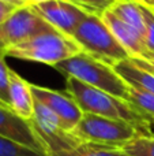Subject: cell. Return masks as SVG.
I'll return each instance as SVG.
<instances>
[{
    "mask_svg": "<svg viewBox=\"0 0 154 156\" xmlns=\"http://www.w3.org/2000/svg\"><path fill=\"white\" fill-rule=\"evenodd\" d=\"M0 105H3V104H2V103H0ZM4 107H5V105H4Z\"/></svg>",
    "mask_w": 154,
    "mask_h": 156,
    "instance_id": "obj_26",
    "label": "cell"
},
{
    "mask_svg": "<svg viewBox=\"0 0 154 156\" xmlns=\"http://www.w3.org/2000/svg\"><path fill=\"white\" fill-rule=\"evenodd\" d=\"M81 52V47L72 38L57 30H53L38 34L25 43L5 49L3 52V56L42 63L55 67L57 63L64 62Z\"/></svg>",
    "mask_w": 154,
    "mask_h": 156,
    "instance_id": "obj_3",
    "label": "cell"
},
{
    "mask_svg": "<svg viewBox=\"0 0 154 156\" xmlns=\"http://www.w3.org/2000/svg\"><path fill=\"white\" fill-rule=\"evenodd\" d=\"M65 89L83 114L128 122L138 127L143 136H154L150 130L152 123L149 119L134 110L132 105L126 100L86 85L74 77H65Z\"/></svg>",
    "mask_w": 154,
    "mask_h": 156,
    "instance_id": "obj_1",
    "label": "cell"
},
{
    "mask_svg": "<svg viewBox=\"0 0 154 156\" xmlns=\"http://www.w3.org/2000/svg\"><path fill=\"white\" fill-rule=\"evenodd\" d=\"M10 108L16 115L29 122L34 115L32 83H29L12 69L10 71Z\"/></svg>",
    "mask_w": 154,
    "mask_h": 156,
    "instance_id": "obj_11",
    "label": "cell"
},
{
    "mask_svg": "<svg viewBox=\"0 0 154 156\" xmlns=\"http://www.w3.org/2000/svg\"><path fill=\"white\" fill-rule=\"evenodd\" d=\"M53 69L64 74L65 77H74L86 85L111 93L127 101L130 85L113 70L112 66L94 59L86 52L82 51L81 54L64 62L57 63Z\"/></svg>",
    "mask_w": 154,
    "mask_h": 156,
    "instance_id": "obj_2",
    "label": "cell"
},
{
    "mask_svg": "<svg viewBox=\"0 0 154 156\" xmlns=\"http://www.w3.org/2000/svg\"><path fill=\"white\" fill-rule=\"evenodd\" d=\"M29 2V5H35V4H40L42 2H46V0H27Z\"/></svg>",
    "mask_w": 154,
    "mask_h": 156,
    "instance_id": "obj_25",
    "label": "cell"
},
{
    "mask_svg": "<svg viewBox=\"0 0 154 156\" xmlns=\"http://www.w3.org/2000/svg\"><path fill=\"white\" fill-rule=\"evenodd\" d=\"M5 56L0 54V103L10 108V71L4 60Z\"/></svg>",
    "mask_w": 154,
    "mask_h": 156,
    "instance_id": "obj_19",
    "label": "cell"
},
{
    "mask_svg": "<svg viewBox=\"0 0 154 156\" xmlns=\"http://www.w3.org/2000/svg\"><path fill=\"white\" fill-rule=\"evenodd\" d=\"M104 23L108 26L111 33L115 36L117 43L126 49L130 59H145L149 55V49L145 43V37L139 34L135 29L122 22L109 10L101 15Z\"/></svg>",
    "mask_w": 154,
    "mask_h": 156,
    "instance_id": "obj_10",
    "label": "cell"
},
{
    "mask_svg": "<svg viewBox=\"0 0 154 156\" xmlns=\"http://www.w3.org/2000/svg\"><path fill=\"white\" fill-rule=\"evenodd\" d=\"M141 7L145 21V43L149 52H154V10L142 3Z\"/></svg>",
    "mask_w": 154,
    "mask_h": 156,
    "instance_id": "obj_20",
    "label": "cell"
},
{
    "mask_svg": "<svg viewBox=\"0 0 154 156\" xmlns=\"http://www.w3.org/2000/svg\"><path fill=\"white\" fill-rule=\"evenodd\" d=\"M153 10H154V8H153Z\"/></svg>",
    "mask_w": 154,
    "mask_h": 156,
    "instance_id": "obj_28",
    "label": "cell"
},
{
    "mask_svg": "<svg viewBox=\"0 0 154 156\" xmlns=\"http://www.w3.org/2000/svg\"><path fill=\"white\" fill-rule=\"evenodd\" d=\"M71 133L82 144H93L115 149H122L134 138L143 136L138 127L128 122L93 114H83L81 122Z\"/></svg>",
    "mask_w": 154,
    "mask_h": 156,
    "instance_id": "obj_5",
    "label": "cell"
},
{
    "mask_svg": "<svg viewBox=\"0 0 154 156\" xmlns=\"http://www.w3.org/2000/svg\"><path fill=\"white\" fill-rule=\"evenodd\" d=\"M138 2L147 5V7H150V8H154V0H138Z\"/></svg>",
    "mask_w": 154,
    "mask_h": 156,
    "instance_id": "obj_24",
    "label": "cell"
},
{
    "mask_svg": "<svg viewBox=\"0 0 154 156\" xmlns=\"http://www.w3.org/2000/svg\"><path fill=\"white\" fill-rule=\"evenodd\" d=\"M112 67L130 86L154 94V73L136 66L131 59L117 62Z\"/></svg>",
    "mask_w": 154,
    "mask_h": 156,
    "instance_id": "obj_12",
    "label": "cell"
},
{
    "mask_svg": "<svg viewBox=\"0 0 154 156\" xmlns=\"http://www.w3.org/2000/svg\"><path fill=\"white\" fill-rule=\"evenodd\" d=\"M127 101L132 105L134 110H136L145 118L149 119L150 123L154 122V94L143 90V89L130 86Z\"/></svg>",
    "mask_w": 154,
    "mask_h": 156,
    "instance_id": "obj_14",
    "label": "cell"
},
{
    "mask_svg": "<svg viewBox=\"0 0 154 156\" xmlns=\"http://www.w3.org/2000/svg\"><path fill=\"white\" fill-rule=\"evenodd\" d=\"M48 156H128L122 149L106 148V147L93 145V144H82L74 149L60 151L55 154H49Z\"/></svg>",
    "mask_w": 154,
    "mask_h": 156,
    "instance_id": "obj_15",
    "label": "cell"
},
{
    "mask_svg": "<svg viewBox=\"0 0 154 156\" xmlns=\"http://www.w3.org/2000/svg\"><path fill=\"white\" fill-rule=\"evenodd\" d=\"M78 5L79 8L93 15H102L106 10L112 7L117 0H68Z\"/></svg>",
    "mask_w": 154,
    "mask_h": 156,
    "instance_id": "obj_18",
    "label": "cell"
},
{
    "mask_svg": "<svg viewBox=\"0 0 154 156\" xmlns=\"http://www.w3.org/2000/svg\"><path fill=\"white\" fill-rule=\"evenodd\" d=\"M56 30L30 5L19 7L0 23V54L38 34Z\"/></svg>",
    "mask_w": 154,
    "mask_h": 156,
    "instance_id": "obj_6",
    "label": "cell"
},
{
    "mask_svg": "<svg viewBox=\"0 0 154 156\" xmlns=\"http://www.w3.org/2000/svg\"><path fill=\"white\" fill-rule=\"evenodd\" d=\"M27 5H29V2H27Z\"/></svg>",
    "mask_w": 154,
    "mask_h": 156,
    "instance_id": "obj_27",
    "label": "cell"
},
{
    "mask_svg": "<svg viewBox=\"0 0 154 156\" xmlns=\"http://www.w3.org/2000/svg\"><path fill=\"white\" fill-rule=\"evenodd\" d=\"M0 156H48L0 136Z\"/></svg>",
    "mask_w": 154,
    "mask_h": 156,
    "instance_id": "obj_17",
    "label": "cell"
},
{
    "mask_svg": "<svg viewBox=\"0 0 154 156\" xmlns=\"http://www.w3.org/2000/svg\"><path fill=\"white\" fill-rule=\"evenodd\" d=\"M131 60L139 67L146 69V70L154 73V52H149V55L145 59H131Z\"/></svg>",
    "mask_w": 154,
    "mask_h": 156,
    "instance_id": "obj_21",
    "label": "cell"
},
{
    "mask_svg": "<svg viewBox=\"0 0 154 156\" xmlns=\"http://www.w3.org/2000/svg\"><path fill=\"white\" fill-rule=\"evenodd\" d=\"M32 93L34 100L46 105L60 119L63 127L67 132L71 133L81 122L83 112L68 93L44 88L40 85H34V83H32Z\"/></svg>",
    "mask_w": 154,
    "mask_h": 156,
    "instance_id": "obj_8",
    "label": "cell"
},
{
    "mask_svg": "<svg viewBox=\"0 0 154 156\" xmlns=\"http://www.w3.org/2000/svg\"><path fill=\"white\" fill-rule=\"evenodd\" d=\"M112 14L122 22L127 23L132 29H135L139 34L145 37V21L142 12L141 3L138 0H117L111 8Z\"/></svg>",
    "mask_w": 154,
    "mask_h": 156,
    "instance_id": "obj_13",
    "label": "cell"
},
{
    "mask_svg": "<svg viewBox=\"0 0 154 156\" xmlns=\"http://www.w3.org/2000/svg\"><path fill=\"white\" fill-rule=\"evenodd\" d=\"M16 8L19 7H15V5L10 4V3H5L3 0H0V23H3Z\"/></svg>",
    "mask_w": 154,
    "mask_h": 156,
    "instance_id": "obj_22",
    "label": "cell"
},
{
    "mask_svg": "<svg viewBox=\"0 0 154 156\" xmlns=\"http://www.w3.org/2000/svg\"><path fill=\"white\" fill-rule=\"evenodd\" d=\"M30 7L52 27L68 37L74 34L81 22L89 15V12L68 0H46Z\"/></svg>",
    "mask_w": 154,
    "mask_h": 156,
    "instance_id": "obj_7",
    "label": "cell"
},
{
    "mask_svg": "<svg viewBox=\"0 0 154 156\" xmlns=\"http://www.w3.org/2000/svg\"><path fill=\"white\" fill-rule=\"evenodd\" d=\"M83 52L109 66L130 59L126 49L117 43L101 15L89 14L71 36Z\"/></svg>",
    "mask_w": 154,
    "mask_h": 156,
    "instance_id": "obj_4",
    "label": "cell"
},
{
    "mask_svg": "<svg viewBox=\"0 0 154 156\" xmlns=\"http://www.w3.org/2000/svg\"><path fill=\"white\" fill-rule=\"evenodd\" d=\"M0 136L37 152L46 154L45 145L35 134L32 123L29 121H25L23 118L16 115L11 108L4 105H0Z\"/></svg>",
    "mask_w": 154,
    "mask_h": 156,
    "instance_id": "obj_9",
    "label": "cell"
},
{
    "mask_svg": "<svg viewBox=\"0 0 154 156\" xmlns=\"http://www.w3.org/2000/svg\"><path fill=\"white\" fill-rule=\"evenodd\" d=\"M5 3H10V4L15 5V7H23V5H27V0H3Z\"/></svg>",
    "mask_w": 154,
    "mask_h": 156,
    "instance_id": "obj_23",
    "label": "cell"
},
{
    "mask_svg": "<svg viewBox=\"0 0 154 156\" xmlns=\"http://www.w3.org/2000/svg\"><path fill=\"white\" fill-rule=\"evenodd\" d=\"M122 151L128 156H154V136H139L126 144Z\"/></svg>",
    "mask_w": 154,
    "mask_h": 156,
    "instance_id": "obj_16",
    "label": "cell"
}]
</instances>
